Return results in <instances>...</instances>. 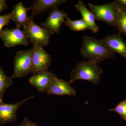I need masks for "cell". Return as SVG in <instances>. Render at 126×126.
<instances>
[{"instance_id": "obj_1", "label": "cell", "mask_w": 126, "mask_h": 126, "mask_svg": "<svg viewBox=\"0 0 126 126\" xmlns=\"http://www.w3.org/2000/svg\"><path fill=\"white\" fill-rule=\"evenodd\" d=\"M80 52L84 58L97 64L106 59L113 58L115 54L101 40L86 35L83 37Z\"/></svg>"}, {"instance_id": "obj_2", "label": "cell", "mask_w": 126, "mask_h": 126, "mask_svg": "<svg viewBox=\"0 0 126 126\" xmlns=\"http://www.w3.org/2000/svg\"><path fill=\"white\" fill-rule=\"evenodd\" d=\"M103 70L98 64L89 61H83L77 64L70 73L69 83L71 84L75 81L84 80L94 84L100 82Z\"/></svg>"}, {"instance_id": "obj_3", "label": "cell", "mask_w": 126, "mask_h": 126, "mask_svg": "<svg viewBox=\"0 0 126 126\" xmlns=\"http://www.w3.org/2000/svg\"><path fill=\"white\" fill-rule=\"evenodd\" d=\"M88 5L96 20L116 27L118 5L115 1L101 5L88 3Z\"/></svg>"}, {"instance_id": "obj_4", "label": "cell", "mask_w": 126, "mask_h": 126, "mask_svg": "<svg viewBox=\"0 0 126 126\" xmlns=\"http://www.w3.org/2000/svg\"><path fill=\"white\" fill-rule=\"evenodd\" d=\"M14 64V72L11 76L13 79L23 78L32 73V49L17 52Z\"/></svg>"}, {"instance_id": "obj_5", "label": "cell", "mask_w": 126, "mask_h": 126, "mask_svg": "<svg viewBox=\"0 0 126 126\" xmlns=\"http://www.w3.org/2000/svg\"><path fill=\"white\" fill-rule=\"evenodd\" d=\"M33 18L23 28L26 38L33 44L45 46L49 43L51 34L47 30L34 22Z\"/></svg>"}, {"instance_id": "obj_6", "label": "cell", "mask_w": 126, "mask_h": 126, "mask_svg": "<svg viewBox=\"0 0 126 126\" xmlns=\"http://www.w3.org/2000/svg\"><path fill=\"white\" fill-rule=\"evenodd\" d=\"M32 72L36 73L48 70L52 62L51 55L46 51L43 47L33 44L32 48Z\"/></svg>"}, {"instance_id": "obj_7", "label": "cell", "mask_w": 126, "mask_h": 126, "mask_svg": "<svg viewBox=\"0 0 126 126\" xmlns=\"http://www.w3.org/2000/svg\"><path fill=\"white\" fill-rule=\"evenodd\" d=\"M0 38L7 48L20 45L26 46L29 44L24 31L18 27L2 30L0 33Z\"/></svg>"}, {"instance_id": "obj_8", "label": "cell", "mask_w": 126, "mask_h": 126, "mask_svg": "<svg viewBox=\"0 0 126 126\" xmlns=\"http://www.w3.org/2000/svg\"><path fill=\"white\" fill-rule=\"evenodd\" d=\"M57 78L48 70L41 71L33 74L29 79V83L40 92L46 93Z\"/></svg>"}, {"instance_id": "obj_9", "label": "cell", "mask_w": 126, "mask_h": 126, "mask_svg": "<svg viewBox=\"0 0 126 126\" xmlns=\"http://www.w3.org/2000/svg\"><path fill=\"white\" fill-rule=\"evenodd\" d=\"M67 17V12L57 8H54L52 9L47 19L40 25L51 34L58 33L61 25L64 23Z\"/></svg>"}, {"instance_id": "obj_10", "label": "cell", "mask_w": 126, "mask_h": 126, "mask_svg": "<svg viewBox=\"0 0 126 126\" xmlns=\"http://www.w3.org/2000/svg\"><path fill=\"white\" fill-rule=\"evenodd\" d=\"M32 95L15 104L0 103V125L10 123L17 120L16 112L21 106L33 98Z\"/></svg>"}, {"instance_id": "obj_11", "label": "cell", "mask_w": 126, "mask_h": 126, "mask_svg": "<svg viewBox=\"0 0 126 126\" xmlns=\"http://www.w3.org/2000/svg\"><path fill=\"white\" fill-rule=\"evenodd\" d=\"M101 40L111 51L118 54L126 59V43L121 34L108 35Z\"/></svg>"}, {"instance_id": "obj_12", "label": "cell", "mask_w": 126, "mask_h": 126, "mask_svg": "<svg viewBox=\"0 0 126 126\" xmlns=\"http://www.w3.org/2000/svg\"><path fill=\"white\" fill-rule=\"evenodd\" d=\"M47 95L75 96L77 92L69 82L56 78L49 89L46 92Z\"/></svg>"}, {"instance_id": "obj_13", "label": "cell", "mask_w": 126, "mask_h": 126, "mask_svg": "<svg viewBox=\"0 0 126 126\" xmlns=\"http://www.w3.org/2000/svg\"><path fill=\"white\" fill-rule=\"evenodd\" d=\"M30 10V7L27 8L25 7L21 2H19L14 6L10 13L11 20L15 23L16 27L20 28L22 26L24 28L31 19L33 18L31 16L29 17L27 16V11Z\"/></svg>"}, {"instance_id": "obj_14", "label": "cell", "mask_w": 126, "mask_h": 126, "mask_svg": "<svg viewBox=\"0 0 126 126\" xmlns=\"http://www.w3.org/2000/svg\"><path fill=\"white\" fill-rule=\"evenodd\" d=\"M74 7L81 14L82 19L87 25L88 29L94 33H97L99 31V27L96 24L95 17L91 11L87 8L82 1H79Z\"/></svg>"}, {"instance_id": "obj_15", "label": "cell", "mask_w": 126, "mask_h": 126, "mask_svg": "<svg viewBox=\"0 0 126 126\" xmlns=\"http://www.w3.org/2000/svg\"><path fill=\"white\" fill-rule=\"evenodd\" d=\"M67 2L66 0H37L34 1L30 7L32 17L40 14L46 10L57 8L58 6Z\"/></svg>"}, {"instance_id": "obj_16", "label": "cell", "mask_w": 126, "mask_h": 126, "mask_svg": "<svg viewBox=\"0 0 126 126\" xmlns=\"http://www.w3.org/2000/svg\"><path fill=\"white\" fill-rule=\"evenodd\" d=\"M11 77L7 76L0 65V103L4 102L3 98L5 92L13 85L14 82Z\"/></svg>"}, {"instance_id": "obj_17", "label": "cell", "mask_w": 126, "mask_h": 126, "mask_svg": "<svg viewBox=\"0 0 126 126\" xmlns=\"http://www.w3.org/2000/svg\"><path fill=\"white\" fill-rule=\"evenodd\" d=\"M116 27H117L119 33L126 36V9L118 6Z\"/></svg>"}, {"instance_id": "obj_18", "label": "cell", "mask_w": 126, "mask_h": 126, "mask_svg": "<svg viewBox=\"0 0 126 126\" xmlns=\"http://www.w3.org/2000/svg\"><path fill=\"white\" fill-rule=\"evenodd\" d=\"M64 23L73 31H79L88 29L87 25L82 19L73 20L68 16Z\"/></svg>"}, {"instance_id": "obj_19", "label": "cell", "mask_w": 126, "mask_h": 126, "mask_svg": "<svg viewBox=\"0 0 126 126\" xmlns=\"http://www.w3.org/2000/svg\"><path fill=\"white\" fill-rule=\"evenodd\" d=\"M108 111L116 113L121 118L126 121V99L118 103L114 108L109 109Z\"/></svg>"}, {"instance_id": "obj_20", "label": "cell", "mask_w": 126, "mask_h": 126, "mask_svg": "<svg viewBox=\"0 0 126 126\" xmlns=\"http://www.w3.org/2000/svg\"><path fill=\"white\" fill-rule=\"evenodd\" d=\"M10 20H11L10 13L0 15V33L2 31L3 27L8 25Z\"/></svg>"}, {"instance_id": "obj_21", "label": "cell", "mask_w": 126, "mask_h": 126, "mask_svg": "<svg viewBox=\"0 0 126 126\" xmlns=\"http://www.w3.org/2000/svg\"><path fill=\"white\" fill-rule=\"evenodd\" d=\"M18 126H38L36 123L33 122L26 117H25L23 121Z\"/></svg>"}, {"instance_id": "obj_22", "label": "cell", "mask_w": 126, "mask_h": 126, "mask_svg": "<svg viewBox=\"0 0 126 126\" xmlns=\"http://www.w3.org/2000/svg\"><path fill=\"white\" fill-rule=\"evenodd\" d=\"M114 1L119 7L126 9V0H116Z\"/></svg>"}, {"instance_id": "obj_23", "label": "cell", "mask_w": 126, "mask_h": 126, "mask_svg": "<svg viewBox=\"0 0 126 126\" xmlns=\"http://www.w3.org/2000/svg\"><path fill=\"white\" fill-rule=\"evenodd\" d=\"M7 5H0V13L7 8Z\"/></svg>"}, {"instance_id": "obj_24", "label": "cell", "mask_w": 126, "mask_h": 126, "mask_svg": "<svg viewBox=\"0 0 126 126\" xmlns=\"http://www.w3.org/2000/svg\"></svg>"}]
</instances>
